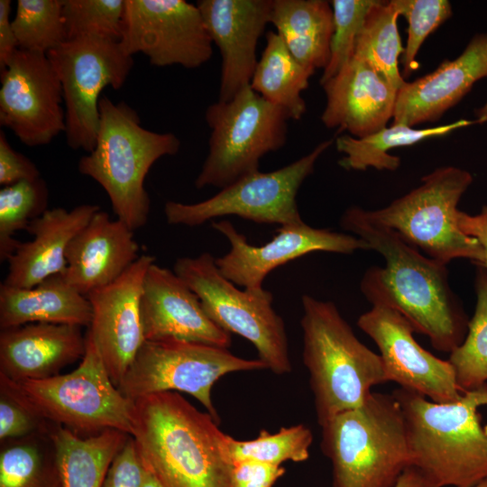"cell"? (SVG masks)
Here are the masks:
<instances>
[{"label":"cell","instance_id":"cell-1","mask_svg":"<svg viewBox=\"0 0 487 487\" xmlns=\"http://www.w3.org/2000/svg\"><path fill=\"white\" fill-rule=\"evenodd\" d=\"M340 225L384 258V267L372 266L362 278L366 299L398 310L436 350H455L464 339L468 321L450 287L446 265L422 254L369 210L350 207Z\"/></svg>","mask_w":487,"mask_h":487},{"label":"cell","instance_id":"cell-2","mask_svg":"<svg viewBox=\"0 0 487 487\" xmlns=\"http://www.w3.org/2000/svg\"><path fill=\"white\" fill-rule=\"evenodd\" d=\"M132 424L143 466L161 487H232L227 435L179 393L132 400Z\"/></svg>","mask_w":487,"mask_h":487},{"label":"cell","instance_id":"cell-3","mask_svg":"<svg viewBox=\"0 0 487 487\" xmlns=\"http://www.w3.org/2000/svg\"><path fill=\"white\" fill-rule=\"evenodd\" d=\"M392 394L405 418L412 465L440 487H473L487 479V427L478 412L487 405L486 383L450 403L402 388Z\"/></svg>","mask_w":487,"mask_h":487},{"label":"cell","instance_id":"cell-4","mask_svg":"<svg viewBox=\"0 0 487 487\" xmlns=\"http://www.w3.org/2000/svg\"><path fill=\"white\" fill-rule=\"evenodd\" d=\"M303 363L309 372L317 420L361 406L372 388L387 382L381 358L363 344L332 301L305 294Z\"/></svg>","mask_w":487,"mask_h":487},{"label":"cell","instance_id":"cell-5","mask_svg":"<svg viewBox=\"0 0 487 487\" xmlns=\"http://www.w3.org/2000/svg\"><path fill=\"white\" fill-rule=\"evenodd\" d=\"M98 107L96 142L80 158L78 170L106 190L117 219L134 231L147 223L150 214L147 173L160 158L178 153L180 141L172 133L143 128L137 112L124 102L102 96Z\"/></svg>","mask_w":487,"mask_h":487},{"label":"cell","instance_id":"cell-6","mask_svg":"<svg viewBox=\"0 0 487 487\" xmlns=\"http://www.w3.org/2000/svg\"><path fill=\"white\" fill-rule=\"evenodd\" d=\"M320 427L332 487H393L412 465L405 418L392 393L372 391L361 406Z\"/></svg>","mask_w":487,"mask_h":487},{"label":"cell","instance_id":"cell-7","mask_svg":"<svg viewBox=\"0 0 487 487\" xmlns=\"http://www.w3.org/2000/svg\"><path fill=\"white\" fill-rule=\"evenodd\" d=\"M205 119L211 131L209 150L195 180L197 188H223L258 171L261 159L287 142L290 120L250 85L232 99L208 106Z\"/></svg>","mask_w":487,"mask_h":487},{"label":"cell","instance_id":"cell-8","mask_svg":"<svg viewBox=\"0 0 487 487\" xmlns=\"http://www.w3.org/2000/svg\"><path fill=\"white\" fill-rule=\"evenodd\" d=\"M472 182V174L464 169L437 168L422 177L416 188L369 213L431 259L447 265L464 258L479 266L483 249L477 239L462 232L457 222V205Z\"/></svg>","mask_w":487,"mask_h":487},{"label":"cell","instance_id":"cell-9","mask_svg":"<svg viewBox=\"0 0 487 487\" xmlns=\"http://www.w3.org/2000/svg\"><path fill=\"white\" fill-rule=\"evenodd\" d=\"M173 271L197 294L207 316L227 333L255 347L262 363L275 374L290 372L289 343L282 317L264 289H240L219 271L209 253L180 257Z\"/></svg>","mask_w":487,"mask_h":487},{"label":"cell","instance_id":"cell-10","mask_svg":"<svg viewBox=\"0 0 487 487\" xmlns=\"http://www.w3.org/2000/svg\"><path fill=\"white\" fill-rule=\"evenodd\" d=\"M81 359L78 368L66 374L13 381L35 410L52 424L80 436H95L106 429L131 436L132 400L114 384L87 334Z\"/></svg>","mask_w":487,"mask_h":487},{"label":"cell","instance_id":"cell-11","mask_svg":"<svg viewBox=\"0 0 487 487\" xmlns=\"http://www.w3.org/2000/svg\"><path fill=\"white\" fill-rule=\"evenodd\" d=\"M262 369L267 367L260 359H244L227 348L179 339L145 340L117 388L131 400L158 392H186L219 424L213 385L227 373Z\"/></svg>","mask_w":487,"mask_h":487},{"label":"cell","instance_id":"cell-12","mask_svg":"<svg viewBox=\"0 0 487 487\" xmlns=\"http://www.w3.org/2000/svg\"><path fill=\"white\" fill-rule=\"evenodd\" d=\"M333 143L326 140L309 153L280 169L248 174L221 188L215 196L194 204L168 201L164 206L170 225L198 226L225 216H237L259 224L280 226L303 223L297 194L313 173L318 158Z\"/></svg>","mask_w":487,"mask_h":487},{"label":"cell","instance_id":"cell-13","mask_svg":"<svg viewBox=\"0 0 487 487\" xmlns=\"http://www.w3.org/2000/svg\"><path fill=\"white\" fill-rule=\"evenodd\" d=\"M47 56L62 87L67 144L88 153L99 130L100 94L107 86L115 90L123 87L133 59L118 41L96 36L68 40Z\"/></svg>","mask_w":487,"mask_h":487},{"label":"cell","instance_id":"cell-14","mask_svg":"<svg viewBox=\"0 0 487 487\" xmlns=\"http://www.w3.org/2000/svg\"><path fill=\"white\" fill-rule=\"evenodd\" d=\"M118 42L127 55L142 52L157 67L197 69L213 53L198 5L185 0H124Z\"/></svg>","mask_w":487,"mask_h":487},{"label":"cell","instance_id":"cell-15","mask_svg":"<svg viewBox=\"0 0 487 487\" xmlns=\"http://www.w3.org/2000/svg\"><path fill=\"white\" fill-rule=\"evenodd\" d=\"M0 124L25 145H45L66 130L60 81L46 53L18 49L1 72Z\"/></svg>","mask_w":487,"mask_h":487},{"label":"cell","instance_id":"cell-16","mask_svg":"<svg viewBox=\"0 0 487 487\" xmlns=\"http://www.w3.org/2000/svg\"><path fill=\"white\" fill-rule=\"evenodd\" d=\"M357 326L376 344L388 381L436 403L461 399L464 392L452 364L424 349L413 336L412 325L398 310L373 303L358 317Z\"/></svg>","mask_w":487,"mask_h":487},{"label":"cell","instance_id":"cell-17","mask_svg":"<svg viewBox=\"0 0 487 487\" xmlns=\"http://www.w3.org/2000/svg\"><path fill=\"white\" fill-rule=\"evenodd\" d=\"M212 227L230 243L229 252L216 258L220 272L230 281L247 289H261L267 275L279 266L312 252L349 254L371 250L363 239L305 222L280 226L277 234L261 246L248 243L234 225L226 220L212 223Z\"/></svg>","mask_w":487,"mask_h":487},{"label":"cell","instance_id":"cell-18","mask_svg":"<svg viewBox=\"0 0 487 487\" xmlns=\"http://www.w3.org/2000/svg\"><path fill=\"white\" fill-rule=\"evenodd\" d=\"M155 257H140L114 282L87 295L92 320L87 334L118 387L145 341L140 311L142 283Z\"/></svg>","mask_w":487,"mask_h":487},{"label":"cell","instance_id":"cell-19","mask_svg":"<svg viewBox=\"0 0 487 487\" xmlns=\"http://www.w3.org/2000/svg\"><path fill=\"white\" fill-rule=\"evenodd\" d=\"M140 311L147 341L179 339L227 349L232 344L231 334L207 316L197 294L155 262L143 280Z\"/></svg>","mask_w":487,"mask_h":487},{"label":"cell","instance_id":"cell-20","mask_svg":"<svg viewBox=\"0 0 487 487\" xmlns=\"http://www.w3.org/2000/svg\"><path fill=\"white\" fill-rule=\"evenodd\" d=\"M196 5L221 55L218 100H230L251 83L272 0H199Z\"/></svg>","mask_w":487,"mask_h":487},{"label":"cell","instance_id":"cell-21","mask_svg":"<svg viewBox=\"0 0 487 487\" xmlns=\"http://www.w3.org/2000/svg\"><path fill=\"white\" fill-rule=\"evenodd\" d=\"M326 104L321 122L327 128L363 138L387 126L399 90L364 60L353 57L321 85Z\"/></svg>","mask_w":487,"mask_h":487},{"label":"cell","instance_id":"cell-22","mask_svg":"<svg viewBox=\"0 0 487 487\" xmlns=\"http://www.w3.org/2000/svg\"><path fill=\"white\" fill-rule=\"evenodd\" d=\"M487 78V32L474 35L455 60H444L434 71L398 92L392 124L410 127L438 120L481 78Z\"/></svg>","mask_w":487,"mask_h":487},{"label":"cell","instance_id":"cell-23","mask_svg":"<svg viewBox=\"0 0 487 487\" xmlns=\"http://www.w3.org/2000/svg\"><path fill=\"white\" fill-rule=\"evenodd\" d=\"M133 231L102 210L71 240L66 252V281L86 296L117 280L138 258Z\"/></svg>","mask_w":487,"mask_h":487},{"label":"cell","instance_id":"cell-24","mask_svg":"<svg viewBox=\"0 0 487 487\" xmlns=\"http://www.w3.org/2000/svg\"><path fill=\"white\" fill-rule=\"evenodd\" d=\"M85 351L86 335L78 326L32 323L1 329L0 373L14 381L51 378Z\"/></svg>","mask_w":487,"mask_h":487},{"label":"cell","instance_id":"cell-25","mask_svg":"<svg viewBox=\"0 0 487 487\" xmlns=\"http://www.w3.org/2000/svg\"><path fill=\"white\" fill-rule=\"evenodd\" d=\"M99 210V206L93 204L79 205L71 210L55 207L33 219L27 228L32 239L20 242L7 260L8 273L4 283L32 288L63 272L71 240Z\"/></svg>","mask_w":487,"mask_h":487},{"label":"cell","instance_id":"cell-26","mask_svg":"<svg viewBox=\"0 0 487 487\" xmlns=\"http://www.w3.org/2000/svg\"><path fill=\"white\" fill-rule=\"evenodd\" d=\"M92 316L87 298L70 286L61 273L32 288L0 285L1 329L32 323L89 326Z\"/></svg>","mask_w":487,"mask_h":487},{"label":"cell","instance_id":"cell-27","mask_svg":"<svg viewBox=\"0 0 487 487\" xmlns=\"http://www.w3.org/2000/svg\"><path fill=\"white\" fill-rule=\"evenodd\" d=\"M270 23L299 63L314 71L326 67L334 32L329 1L272 0Z\"/></svg>","mask_w":487,"mask_h":487},{"label":"cell","instance_id":"cell-28","mask_svg":"<svg viewBox=\"0 0 487 487\" xmlns=\"http://www.w3.org/2000/svg\"><path fill=\"white\" fill-rule=\"evenodd\" d=\"M51 437L62 487H102L108 468L130 435L106 429L91 436H80L53 424Z\"/></svg>","mask_w":487,"mask_h":487},{"label":"cell","instance_id":"cell-29","mask_svg":"<svg viewBox=\"0 0 487 487\" xmlns=\"http://www.w3.org/2000/svg\"><path fill=\"white\" fill-rule=\"evenodd\" d=\"M314 70L299 63L276 32L266 33V45L251 79V87L281 107L289 119L300 120L307 106L302 92Z\"/></svg>","mask_w":487,"mask_h":487},{"label":"cell","instance_id":"cell-30","mask_svg":"<svg viewBox=\"0 0 487 487\" xmlns=\"http://www.w3.org/2000/svg\"><path fill=\"white\" fill-rule=\"evenodd\" d=\"M474 123L476 121L460 119L451 124L423 129L391 124L363 138L345 133L335 139L336 150L344 154L338 164L347 170H366L373 168L394 171L400 167V159L390 154V150L409 146L427 138L443 136Z\"/></svg>","mask_w":487,"mask_h":487},{"label":"cell","instance_id":"cell-31","mask_svg":"<svg viewBox=\"0 0 487 487\" xmlns=\"http://www.w3.org/2000/svg\"><path fill=\"white\" fill-rule=\"evenodd\" d=\"M52 426L28 436L3 441L0 487H62Z\"/></svg>","mask_w":487,"mask_h":487},{"label":"cell","instance_id":"cell-32","mask_svg":"<svg viewBox=\"0 0 487 487\" xmlns=\"http://www.w3.org/2000/svg\"><path fill=\"white\" fill-rule=\"evenodd\" d=\"M399 17L392 0H376L360 31L354 54L398 90L406 82L399 68V58L404 51L397 23Z\"/></svg>","mask_w":487,"mask_h":487},{"label":"cell","instance_id":"cell-33","mask_svg":"<svg viewBox=\"0 0 487 487\" xmlns=\"http://www.w3.org/2000/svg\"><path fill=\"white\" fill-rule=\"evenodd\" d=\"M475 293L476 305L467 335L448 359L464 392L487 381V270L482 267L476 272Z\"/></svg>","mask_w":487,"mask_h":487},{"label":"cell","instance_id":"cell-34","mask_svg":"<svg viewBox=\"0 0 487 487\" xmlns=\"http://www.w3.org/2000/svg\"><path fill=\"white\" fill-rule=\"evenodd\" d=\"M313 435L309 427L298 424L281 427L271 434L262 429L252 440H237L227 435L226 450L231 463L235 461H256L273 465L292 461L304 462L309 457Z\"/></svg>","mask_w":487,"mask_h":487},{"label":"cell","instance_id":"cell-35","mask_svg":"<svg viewBox=\"0 0 487 487\" xmlns=\"http://www.w3.org/2000/svg\"><path fill=\"white\" fill-rule=\"evenodd\" d=\"M49 192L45 181L23 180L0 190V260L5 262L20 243L16 232L26 230L31 222L48 207Z\"/></svg>","mask_w":487,"mask_h":487},{"label":"cell","instance_id":"cell-36","mask_svg":"<svg viewBox=\"0 0 487 487\" xmlns=\"http://www.w3.org/2000/svg\"><path fill=\"white\" fill-rule=\"evenodd\" d=\"M12 26L20 50L47 54L68 41L62 0H18Z\"/></svg>","mask_w":487,"mask_h":487},{"label":"cell","instance_id":"cell-37","mask_svg":"<svg viewBox=\"0 0 487 487\" xmlns=\"http://www.w3.org/2000/svg\"><path fill=\"white\" fill-rule=\"evenodd\" d=\"M124 0H62L68 40L96 36L119 41Z\"/></svg>","mask_w":487,"mask_h":487},{"label":"cell","instance_id":"cell-38","mask_svg":"<svg viewBox=\"0 0 487 487\" xmlns=\"http://www.w3.org/2000/svg\"><path fill=\"white\" fill-rule=\"evenodd\" d=\"M399 15L408 22L407 43L402 53L403 78L416 71L418 51L437 27L452 16V6L448 0H392Z\"/></svg>","mask_w":487,"mask_h":487},{"label":"cell","instance_id":"cell-39","mask_svg":"<svg viewBox=\"0 0 487 487\" xmlns=\"http://www.w3.org/2000/svg\"><path fill=\"white\" fill-rule=\"evenodd\" d=\"M376 0H333L334 32L330 57L320 85L335 77L354 57L356 41L365 18Z\"/></svg>","mask_w":487,"mask_h":487},{"label":"cell","instance_id":"cell-40","mask_svg":"<svg viewBox=\"0 0 487 487\" xmlns=\"http://www.w3.org/2000/svg\"><path fill=\"white\" fill-rule=\"evenodd\" d=\"M52 424L26 400L14 381L0 373V440L22 438Z\"/></svg>","mask_w":487,"mask_h":487},{"label":"cell","instance_id":"cell-41","mask_svg":"<svg viewBox=\"0 0 487 487\" xmlns=\"http://www.w3.org/2000/svg\"><path fill=\"white\" fill-rule=\"evenodd\" d=\"M144 466L133 436L113 459L102 487H142Z\"/></svg>","mask_w":487,"mask_h":487},{"label":"cell","instance_id":"cell-42","mask_svg":"<svg viewBox=\"0 0 487 487\" xmlns=\"http://www.w3.org/2000/svg\"><path fill=\"white\" fill-rule=\"evenodd\" d=\"M41 178L36 165L23 154L14 151L5 134L0 133V184L10 186L23 180Z\"/></svg>","mask_w":487,"mask_h":487},{"label":"cell","instance_id":"cell-43","mask_svg":"<svg viewBox=\"0 0 487 487\" xmlns=\"http://www.w3.org/2000/svg\"><path fill=\"white\" fill-rule=\"evenodd\" d=\"M285 472L281 465L235 461L231 470L232 487H272Z\"/></svg>","mask_w":487,"mask_h":487},{"label":"cell","instance_id":"cell-44","mask_svg":"<svg viewBox=\"0 0 487 487\" xmlns=\"http://www.w3.org/2000/svg\"><path fill=\"white\" fill-rule=\"evenodd\" d=\"M11 1H0V71H4L14 52L18 50L17 40L12 26Z\"/></svg>","mask_w":487,"mask_h":487},{"label":"cell","instance_id":"cell-45","mask_svg":"<svg viewBox=\"0 0 487 487\" xmlns=\"http://www.w3.org/2000/svg\"><path fill=\"white\" fill-rule=\"evenodd\" d=\"M457 222L463 233L477 239L481 244L484 259L478 267L487 270V205L483 206L480 213L476 215H469L460 210Z\"/></svg>","mask_w":487,"mask_h":487},{"label":"cell","instance_id":"cell-46","mask_svg":"<svg viewBox=\"0 0 487 487\" xmlns=\"http://www.w3.org/2000/svg\"><path fill=\"white\" fill-rule=\"evenodd\" d=\"M393 487H440L424 471L415 465L408 466Z\"/></svg>","mask_w":487,"mask_h":487},{"label":"cell","instance_id":"cell-47","mask_svg":"<svg viewBox=\"0 0 487 487\" xmlns=\"http://www.w3.org/2000/svg\"><path fill=\"white\" fill-rule=\"evenodd\" d=\"M144 477L142 487H161L155 477L144 467Z\"/></svg>","mask_w":487,"mask_h":487},{"label":"cell","instance_id":"cell-48","mask_svg":"<svg viewBox=\"0 0 487 487\" xmlns=\"http://www.w3.org/2000/svg\"><path fill=\"white\" fill-rule=\"evenodd\" d=\"M474 115L477 118L476 123L487 121V101L482 106L475 110Z\"/></svg>","mask_w":487,"mask_h":487},{"label":"cell","instance_id":"cell-49","mask_svg":"<svg viewBox=\"0 0 487 487\" xmlns=\"http://www.w3.org/2000/svg\"><path fill=\"white\" fill-rule=\"evenodd\" d=\"M473 487H487V479L481 482L480 483H478L477 485H475Z\"/></svg>","mask_w":487,"mask_h":487}]
</instances>
